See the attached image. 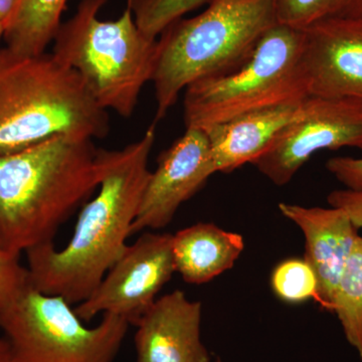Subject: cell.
<instances>
[{
  "label": "cell",
  "instance_id": "obj_9",
  "mask_svg": "<svg viewBox=\"0 0 362 362\" xmlns=\"http://www.w3.org/2000/svg\"><path fill=\"white\" fill-rule=\"evenodd\" d=\"M175 273L171 233H144L128 245L94 292L75 308L84 322L100 314L139 320Z\"/></svg>",
  "mask_w": 362,
  "mask_h": 362
},
{
  "label": "cell",
  "instance_id": "obj_15",
  "mask_svg": "<svg viewBox=\"0 0 362 362\" xmlns=\"http://www.w3.org/2000/svg\"><path fill=\"white\" fill-rule=\"evenodd\" d=\"M244 249L243 235L214 223H197L173 235L175 272L188 284H204L230 270Z\"/></svg>",
  "mask_w": 362,
  "mask_h": 362
},
{
  "label": "cell",
  "instance_id": "obj_5",
  "mask_svg": "<svg viewBox=\"0 0 362 362\" xmlns=\"http://www.w3.org/2000/svg\"><path fill=\"white\" fill-rule=\"evenodd\" d=\"M106 2L81 0L59 25L52 54L80 76L102 109L129 118L153 77L157 39L139 30L129 6L115 21L100 20Z\"/></svg>",
  "mask_w": 362,
  "mask_h": 362
},
{
  "label": "cell",
  "instance_id": "obj_6",
  "mask_svg": "<svg viewBox=\"0 0 362 362\" xmlns=\"http://www.w3.org/2000/svg\"><path fill=\"white\" fill-rule=\"evenodd\" d=\"M303 30L277 23L237 70L201 78L185 89V127L206 129L244 114L309 96L301 65Z\"/></svg>",
  "mask_w": 362,
  "mask_h": 362
},
{
  "label": "cell",
  "instance_id": "obj_20",
  "mask_svg": "<svg viewBox=\"0 0 362 362\" xmlns=\"http://www.w3.org/2000/svg\"><path fill=\"white\" fill-rule=\"evenodd\" d=\"M209 0H127L136 25L147 37L157 39L161 33L185 14Z\"/></svg>",
  "mask_w": 362,
  "mask_h": 362
},
{
  "label": "cell",
  "instance_id": "obj_23",
  "mask_svg": "<svg viewBox=\"0 0 362 362\" xmlns=\"http://www.w3.org/2000/svg\"><path fill=\"white\" fill-rule=\"evenodd\" d=\"M330 206L342 209L356 228H362V189H339L327 197Z\"/></svg>",
  "mask_w": 362,
  "mask_h": 362
},
{
  "label": "cell",
  "instance_id": "obj_1",
  "mask_svg": "<svg viewBox=\"0 0 362 362\" xmlns=\"http://www.w3.org/2000/svg\"><path fill=\"white\" fill-rule=\"evenodd\" d=\"M156 138L153 123L122 149L97 150L99 192L81 211L66 246L57 250L54 243H47L25 252L28 280L35 289L71 305L94 292L128 246L151 175L148 160Z\"/></svg>",
  "mask_w": 362,
  "mask_h": 362
},
{
  "label": "cell",
  "instance_id": "obj_19",
  "mask_svg": "<svg viewBox=\"0 0 362 362\" xmlns=\"http://www.w3.org/2000/svg\"><path fill=\"white\" fill-rule=\"evenodd\" d=\"M271 285L276 296L286 303L319 302V282L314 269L304 259H287L272 273Z\"/></svg>",
  "mask_w": 362,
  "mask_h": 362
},
{
  "label": "cell",
  "instance_id": "obj_26",
  "mask_svg": "<svg viewBox=\"0 0 362 362\" xmlns=\"http://www.w3.org/2000/svg\"><path fill=\"white\" fill-rule=\"evenodd\" d=\"M4 25H0V40H4Z\"/></svg>",
  "mask_w": 362,
  "mask_h": 362
},
{
  "label": "cell",
  "instance_id": "obj_10",
  "mask_svg": "<svg viewBox=\"0 0 362 362\" xmlns=\"http://www.w3.org/2000/svg\"><path fill=\"white\" fill-rule=\"evenodd\" d=\"M216 173L206 132L187 128L185 134L162 152L150 175L131 235L144 230H161L175 218L181 204Z\"/></svg>",
  "mask_w": 362,
  "mask_h": 362
},
{
  "label": "cell",
  "instance_id": "obj_4",
  "mask_svg": "<svg viewBox=\"0 0 362 362\" xmlns=\"http://www.w3.org/2000/svg\"><path fill=\"white\" fill-rule=\"evenodd\" d=\"M278 0H209L194 18H180L157 37L154 124L188 86L237 70L267 30L277 25Z\"/></svg>",
  "mask_w": 362,
  "mask_h": 362
},
{
  "label": "cell",
  "instance_id": "obj_22",
  "mask_svg": "<svg viewBox=\"0 0 362 362\" xmlns=\"http://www.w3.org/2000/svg\"><path fill=\"white\" fill-rule=\"evenodd\" d=\"M326 168L349 189H362V158L333 157L326 163Z\"/></svg>",
  "mask_w": 362,
  "mask_h": 362
},
{
  "label": "cell",
  "instance_id": "obj_12",
  "mask_svg": "<svg viewBox=\"0 0 362 362\" xmlns=\"http://www.w3.org/2000/svg\"><path fill=\"white\" fill-rule=\"evenodd\" d=\"M202 312L201 302L180 290L157 298L135 323L136 362H211L202 341Z\"/></svg>",
  "mask_w": 362,
  "mask_h": 362
},
{
  "label": "cell",
  "instance_id": "obj_13",
  "mask_svg": "<svg viewBox=\"0 0 362 362\" xmlns=\"http://www.w3.org/2000/svg\"><path fill=\"white\" fill-rule=\"evenodd\" d=\"M279 209L303 233L304 259L318 278V304L324 310L333 312L335 289L359 237L358 228L345 211L337 207H305L282 202Z\"/></svg>",
  "mask_w": 362,
  "mask_h": 362
},
{
  "label": "cell",
  "instance_id": "obj_16",
  "mask_svg": "<svg viewBox=\"0 0 362 362\" xmlns=\"http://www.w3.org/2000/svg\"><path fill=\"white\" fill-rule=\"evenodd\" d=\"M68 0H20L6 25V47L23 54L45 52L62 23Z\"/></svg>",
  "mask_w": 362,
  "mask_h": 362
},
{
  "label": "cell",
  "instance_id": "obj_7",
  "mask_svg": "<svg viewBox=\"0 0 362 362\" xmlns=\"http://www.w3.org/2000/svg\"><path fill=\"white\" fill-rule=\"evenodd\" d=\"M129 322L103 314L89 328L64 298L28 284L0 316L11 362H113Z\"/></svg>",
  "mask_w": 362,
  "mask_h": 362
},
{
  "label": "cell",
  "instance_id": "obj_8",
  "mask_svg": "<svg viewBox=\"0 0 362 362\" xmlns=\"http://www.w3.org/2000/svg\"><path fill=\"white\" fill-rule=\"evenodd\" d=\"M342 147L362 149V101L307 96L294 120L252 164L284 187L314 153Z\"/></svg>",
  "mask_w": 362,
  "mask_h": 362
},
{
  "label": "cell",
  "instance_id": "obj_24",
  "mask_svg": "<svg viewBox=\"0 0 362 362\" xmlns=\"http://www.w3.org/2000/svg\"><path fill=\"white\" fill-rule=\"evenodd\" d=\"M20 0H0V25H6L18 6Z\"/></svg>",
  "mask_w": 362,
  "mask_h": 362
},
{
  "label": "cell",
  "instance_id": "obj_11",
  "mask_svg": "<svg viewBox=\"0 0 362 362\" xmlns=\"http://www.w3.org/2000/svg\"><path fill=\"white\" fill-rule=\"evenodd\" d=\"M303 32L309 96L362 101V21H324Z\"/></svg>",
  "mask_w": 362,
  "mask_h": 362
},
{
  "label": "cell",
  "instance_id": "obj_27",
  "mask_svg": "<svg viewBox=\"0 0 362 362\" xmlns=\"http://www.w3.org/2000/svg\"><path fill=\"white\" fill-rule=\"evenodd\" d=\"M216 362H221V359H218V361H216Z\"/></svg>",
  "mask_w": 362,
  "mask_h": 362
},
{
  "label": "cell",
  "instance_id": "obj_17",
  "mask_svg": "<svg viewBox=\"0 0 362 362\" xmlns=\"http://www.w3.org/2000/svg\"><path fill=\"white\" fill-rule=\"evenodd\" d=\"M333 312L337 313L347 342L362 361V237L357 238L338 280Z\"/></svg>",
  "mask_w": 362,
  "mask_h": 362
},
{
  "label": "cell",
  "instance_id": "obj_3",
  "mask_svg": "<svg viewBox=\"0 0 362 362\" xmlns=\"http://www.w3.org/2000/svg\"><path fill=\"white\" fill-rule=\"evenodd\" d=\"M109 116L54 54L0 47V156L59 135L104 138Z\"/></svg>",
  "mask_w": 362,
  "mask_h": 362
},
{
  "label": "cell",
  "instance_id": "obj_14",
  "mask_svg": "<svg viewBox=\"0 0 362 362\" xmlns=\"http://www.w3.org/2000/svg\"><path fill=\"white\" fill-rule=\"evenodd\" d=\"M304 99L244 114L204 129L216 173H232L265 153L279 133L294 120Z\"/></svg>",
  "mask_w": 362,
  "mask_h": 362
},
{
  "label": "cell",
  "instance_id": "obj_25",
  "mask_svg": "<svg viewBox=\"0 0 362 362\" xmlns=\"http://www.w3.org/2000/svg\"><path fill=\"white\" fill-rule=\"evenodd\" d=\"M0 362H11L8 344L4 337H0Z\"/></svg>",
  "mask_w": 362,
  "mask_h": 362
},
{
  "label": "cell",
  "instance_id": "obj_21",
  "mask_svg": "<svg viewBox=\"0 0 362 362\" xmlns=\"http://www.w3.org/2000/svg\"><path fill=\"white\" fill-rule=\"evenodd\" d=\"M28 284V269L21 263V256L0 247V316Z\"/></svg>",
  "mask_w": 362,
  "mask_h": 362
},
{
  "label": "cell",
  "instance_id": "obj_2",
  "mask_svg": "<svg viewBox=\"0 0 362 362\" xmlns=\"http://www.w3.org/2000/svg\"><path fill=\"white\" fill-rule=\"evenodd\" d=\"M92 139L59 135L0 156V247L54 243L59 226L99 188Z\"/></svg>",
  "mask_w": 362,
  "mask_h": 362
},
{
  "label": "cell",
  "instance_id": "obj_18",
  "mask_svg": "<svg viewBox=\"0 0 362 362\" xmlns=\"http://www.w3.org/2000/svg\"><path fill=\"white\" fill-rule=\"evenodd\" d=\"M277 20L298 30L324 21H362V0H278Z\"/></svg>",
  "mask_w": 362,
  "mask_h": 362
}]
</instances>
